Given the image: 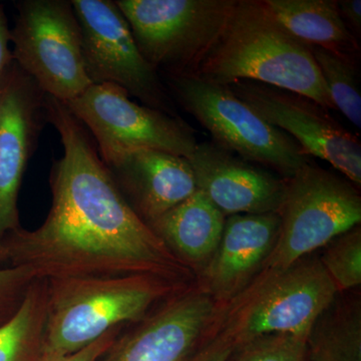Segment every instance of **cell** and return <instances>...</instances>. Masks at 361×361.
<instances>
[{"instance_id":"cell-14","label":"cell","mask_w":361,"mask_h":361,"mask_svg":"<svg viewBox=\"0 0 361 361\" xmlns=\"http://www.w3.org/2000/svg\"><path fill=\"white\" fill-rule=\"evenodd\" d=\"M197 190L226 218L239 214L279 212L286 179L247 161L216 142H198L188 159Z\"/></svg>"},{"instance_id":"cell-19","label":"cell","mask_w":361,"mask_h":361,"mask_svg":"<svg viewBox=\"0 0 361 361\" xmlns=\"http://www.w3.org/2000/svg\"><path fill=\"white\" fill-rule=\"evenodd\" d=\"M306 361H361V303L339 298L313 323L306 337Z\"/></svg>"},{"instance_id":"cell-7","label":"cell","mask_w":361,"mask_h":361,"mask_svg":"<svg viewBox=\"0 0 361 361\" xmlns=\"http://www.w3.org/2000/svg\"><path fill=\"white\" fill-rule=\"evenodd\" d=\"M336 285L317 256H306L265 283L230 301L219 330L235 348L267 334L307 336L332 303Z\"/></svg>"},{"instance_id":"cell-16","label":"cell","mask_w":361,"mask_h":361,"mask_svg":"<svg viewBox=\"0 0 361 361\" xmlns=\"http://www.w3.org/2000/svg\"><path fill=\"white\" fill-rule=\"evenodd\" d=\"M126 200L148 224L197 191L188 159L137 149L104 161Z\"/></svg>"},{"instance_id":"cell-8","label":"cell","mask_w":361,"mask_h":361,"mask_svg":"<svg viewBox=\"0 0 361 361\" xmlns=\"http://www.w3.org/2000/svg\"><path fill=\"white\" fill-rule=\"evenodd\" d=\"M13 59L45 96L68 103L92 85L85 71L80 26L71 1L18 2Z\"/></svg>"},{"instance_id":"cell-4","label":"cell","mask_w":361,"mask_h":361,"mask_svg":"<svg viewBox=\"0 0 361 361\" xmlns=\"http://www.w3.org/2000/svg\"><path fill=\"white\" fill-rule=\"evenodd\" d=\"M278 214L280 229L276 243L245 289L265 283L360 225L361 197L357 186L345 177L310 161L293 177L286 179Z\"/></svg>"},{"instance_id":"cell-17","label":"cell","mask_w":361,"mask_h":361,"mask_svg":"<svg viewBox=\"0 0 361 361\" xmlns=\"http://www.w3.org/2000/svg\"><path fill=\"white\" fill-rule=\"evenodd\" d=\"M226 217L197 190L179 205L148 223L174 255L191 269L206 264L219 245Z\"/></svg>"},{"instance_id":"cell-27","label":"cell","mask_w":361,"mask_h":361,"mask_svg":"<svg viewBox=\"0 0 361 361\" xmlns=\"http://www.w3.org/2000/svg\"><path fill=\"white\" fill-rule=\"evenodd\" d=\"M341 20L348 32L360 39L361 37V1L360 0H338L337 1Z\"/></svg>"},{"instance_id":"cell-13","label":"cell","mask_w":361,"mask_h":361,"mask_svg":"<svg viewBox=\"0 0 361 361\" xmlns=\"http://www.w3.org/2000/svg\"><path fill=\"white\" fill-rule=\"evenodd\" d=\"M44 116L45 94L13 59L0 75V245L20 228L18 195Z\"/></svg>"},{"instance_id":"cell-26","label":"cell","mask_w":361,"mask_h":361,"mask_svg":"<svg viewBox=\"0 0 361 361\" xmlns=\"http://www.w3.org/2000/svg\"><path fill=\"white\" fill-rule=\"evenodd\" d=\"M128 326V325H126ZM126 326H118L110 330L108 334H104L101 338L97 339L94 343L90 344L78 353L73 355L59 356V357L42 358L40 361H97L106 353V349L110 348L111 343L115 341L116 336Z\"/></svg>"},{"instance_id":"cell-24","label":"cell","mask_w":361,"mask_h":361,"mask_svg":"<svg viewBox=\"0 0 361 361\" xmlns=\"http://www.w3.org/2000/svg\"><path fill=\"white\" fill-rule=\"evenodd\" d=\"M37 278L27 267L0 268V325L18 310Z\"/></svg>"},{"instance_id":"cell-21","label":"cell","mask_w":361,"mask_h":361,"mask_svg":"<svg viewBox=\"0 0 361 361\" xmlns=\"http://www.w3.org/2000/svg\"><path fill=\"white\" fill-rule=\"evenodd\" d=\"M332 104L349 122L360 130V59L348 58L320 47H310Z\"/></svg>"},{"instance_id":"cell-23","label":"cell","mask_w":361,"mask_h":361,"mask_svg":"<svg viewBox=\"0 0 361 361\" xmlns=\"http://www.w3.org/2000/svg\"><path fill=\"white\" fill-rule=\"evenodd\" d=\"M306 337L267 334L242 344L232 353L233 361H306Z\"/></svg>"},{"instance_id":"cell-6","label":"cell","mask_w":361,"mask_h":361,"mask_svg":"<svg viewBox=\"0 0 361 361\" xmlns=\"http://www.w3.org/2000/svg\"><path fill=\"white\" fill-rule=\"evenodd\" d=\"M173 97L205 128L214 142L290 179L310 161L298 142L263 120L228 85L194 75L168 77Z\"/></svg>"},{"instance_id":"cell-25","label":"cell","mask_w":361,"mask_h":361,"mask_svg":"<svg viewBox=\"0 0 361 361\" xmlns=\"http://www.w3.org/2000/svg\"><path fill=\"white\" fill-rule=\"evenodd\" d=\"M235 349L229 337L219 330H213L184 361H228Z\"/></svg>"},{"instance_id":"cell-1","label":"cell","mask_w":361,"mask_h":361,"mask_svg":"<svg viewBox=\"0 0 361 361\" xmlns=\"http://www.w3.org/2000/svg\"><path fill=\"white\" fill-rule=\"evenodd\" d=\"M45 110L63 147L51 210L37 229L7 235L0 260L47 280L151 275L187 284L192 270L126 200L84 126L52 97Z\"/></svg>"},{"instance_id":"cell-2","label":"cell","mask_w":361,"mask_h":361,"mask_svg":"<svg viewBox=\"0 0 361 361\" xmlns=\"http://www.w3.org/2000/svg\"><path fill=\"white\" fill-rule=\"evenodd\" d=\"M194 77L225 85L261 82L336 110L310 47L276 20L264 0H237L224 32Z\"/></svg>"},{"instance_id":"cell-28","label":"cell","mask_w":361,"mask_h":361,"mask_svg":"<svg viewBox=\"0 0 361 361\" xmlns=\"http://www.w3.org/2000/svg\"><path fill=\"white\" fill-rule=\"evenodd\" d=\"M9 44H11V30L7 25L4 6L0 4V75L13 61V54L9 49Z\"/></svg>"},{"instance_id":"cell-18","label":"cell","mask_w":361,"mask_h":361,"mask_svg":"<svg viewBox=\"0 0 361 361\" xmlns=\"http://www.w3.org/2000/svg\"><path fill=\"white\" fill-rule=\"evenodd\" d=\"M276 20L308 47L360 59V42L348 32L336 0H264Z\"/></svg>"},{"instance_id":"cell-3","label":"cell","mask_w":361,"mask_h":361,"mask_svg":"<svg viewBox=\"0 0 361 361\" xmlns=\"http://www.w3.org/2000/svg\"><path fill=\"white\" fill-rule=\"evenodd\" d=\"M47 283L42 358L78 353L116 327L141 322L188 286L151 275L47 280Z\"/></svg>"},{"instance_id":"cell-11","label":"cell","mask_w":361,"mask_h":361,"mask_svg":"<svg viewBox=\"0 0 361 361\" xmlns=\"http://www.w3.org/2000/svg\"><path fill=\"white\" fill-rule=\"evenodd\" d=\"M229 89L273 127L293 137L308 157L322 159L361 185V145L329 110L312 99L271 85L236 80Z\"/></svg>"},{"instance_id":"cell-20","label":"cell","mask_w":361,"mask_h":361,"mask_svg":"<svg viewBox=\"0 0 361 361\" xmlns=\"http://www.w3.org/2000/svg\"><path fill=\"white\" fill-rule=\"evenodd\" d=\"M47 295V280L37 278L18 310L0 325V361L42 360Z\"/></svg>"},{"instance_id":"cell-22","label":"cell","mask_w":361,"mask_h":361,"mask_svg":"<svg viewBox=\"0 0 361 361\" xmlns=\"http://www.w3.org/2000/svg\"><path fill=\"white\" fill-rule=\"evenodd\" d=\"M323 267L337 290L357 288L361 284V229L355 226L325 246L320 256Z\"/></svg>"},{"instance_id":"cell-12","label":"cell","mask_w":361,"mask_h":361,"mask_svg":"<svg viewBox=\"0 0 361 361\" xmlns=\"http://www.w3.org/2000/svg\"><path fill=\"white\" fill-rule=\"evenodd\" d=\"M220 306L198 285L185 287L126 326L97 361H184L212 332Z\"/></svg>"},{"instance_id":"cell-15","label":"cell","mask_w":361,"mask_h":361,"mask_svg":"<svg viewBox=\"0 0 361 361\" xmlns=\"http://www.w3.org/2000/svg\"><path fill=\"white\" fill-rule=\"evenodd\" d=\"M279 229L277 212L226 218L219 245L204 266L198 286L220 305L232 301L264 264Z\"/></svg>"},{"instance_id":"cell-10","label":"cell","mask_w":361,"mask_h":361,"mask_svg":"<svg viewBox=\"0 0 361 361\" xmlns=\"http://www.w3.org/2000/svg\"><path fill=\"white\" fill-rule=\"evenodd\" d=\"M85 71L92 85L122 87L144 106L178 116L170 94L135 44L116 1L73 0Z\"/></svg>"},{"instance_id":"cell-5","label":"cell","mask_w":361,"mask_h":361,"mask_svg":"<svg viewBox=\"0 0 361 361\" xmlns=\"http://www.w3.org/2000/svg\"><path fill=\"white\" fill-rule=\"evenodd\" d=\"M140 51L168 77L194 75L237 0H116Z\"/></svg>"},{"instance_id":"cell-9","label":"cell","mask_w":361,"mask_h":361,"mask_svg":"<svg viewBox=\"0 0 361 361\" xmlns=\"http://www.w3.org/2000/svg\"><path fill=\"white\" fill-rule=\"evenodd\" d=\"M63 104L92 133L103 161L137 149L189 159L198 145L195 130L179 116L135 103L118 85H92Z\"/></svg>"}]
</instances>
